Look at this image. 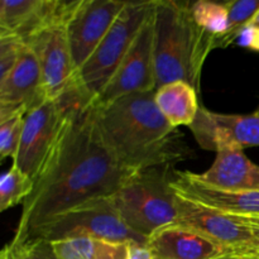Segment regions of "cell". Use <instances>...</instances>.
Here are the masks:
<instances>
[{
    "instance_id": "obj_23",
    "label": "cell",
    "mask_w": 259,
    "mask_h": 259,
    "mask_svg": "<svg viewBox=\"0 0 259 259\" xmlns=\"http://www.w3.org/2000/svg\"><path fill=\"white\" fill-rule=\"evenodd\" d=\"M25 115L27 114L20 111L0 121V159L2 161L8 157L14 159V157L17 156L23 129H24Z\"/></svg>"
},
{
    "instance_id": "obj_16",
    "label": "cell",
    "mask_w": 259,
    "mask_h": 259,
    "mask_svg": "<svg viewBox=\"0 0 259 259\" xmlns=\"http://www.w3.org/2000/svg\"><path fill=\"white\" fill-rule=\"evenodd\" d=\"M147 247L154 259H214L230 253L205 235L177 224L154 233Z\"/></svg>"
},
{
    "instance_id": "obj_30",
    "label": "cell",
    "mask_w": 259,
    "mask_h": 259,
    "mask_svg": "<svg viewBox=\"0 0 259 259\" xmlns=\"http://www.w3.org/2000/svg\"><path fill=\"white\" fill-rule=\"evenodd\" d=\"M214 259H243V258L238 257V255L232 254V253H228V254L220 255V257H217V258H214Z\"/></svg>"
},
{
    "instance_id": "obj_19",
    "label": "cell",
    "mask_w": 259,
    "mask_h": 259,
    "mask_svg": "<svg viewBox=\"0 0 259 259\" xmlns=\"http://www.w3.org/2000/svg\"><path fill=\"white\" fill-rule=\"evenodd\" d=\"M51 245L58 259H125L128 253V244L93 238L60 240Z\"/></svg>"
},
{
    "instance_id": "obj_17",
    "label": "cell",
    "mask_w": 259,
    "mask_h": 259,
    "mask_svg": "<svg viewBox=\"0 0 259 259\" xmlns=\"http://www.w3.org/2000/svg\"><path fill=\"white\" fill-rule=\"evenodd\" d=\"M196 177L209 186L225 191L259 190V166L243 151L220 149L212 166Z\"/></svg>"
},
{
    "instance_id": "obj_25",
    "label": "cell",
    "mask_w": 259,
    "mask_h": 259,
    "mask_svg": "<svg viewBox=\"0 0 259 259\" xmlns=\"http://www.w3.org/2000/svg\"><path fill=\"white\" fill-rule=\"evenodd\" d=\"M235 45L253 52H259V28L252 24L243 28L235 40Z\"/></svg>"
},
{
    "instance_id": "obj_7",
    "label": "cell",
    "mask_w": 259,
    "mask_h": 259,
    "mask_svg": "<svg viewBox=\"0 0 259 259\" xmlns=\"http://www.w3.org/2000/svg\"><path fill=\"white\" fill-rule=\"evenodd\" d=\"M154 4L156 0H128L108 34L104 37L85 65L78 70L80 80L95 99L104 90L129 52L139 30L154 9Z\"/></svg>"
},
{
    "instance_id": "obj_15",
    "label": "cell",
    "mask_w": 259,
    "mask_h": 259,
    "mask_svg": "<svg viewBox=\"0 0 259 259\" xmlns=\"http://www.w3.org/2000/svg\"><path fill=\"white\" fill-rule=\"evenodd\" d=\"M172 189L179 196L227 215L259 218V190L225 191L204 184L196 174L175 169Z\"/></svg>"
},
{
    "instance_id": "obj_26",
    "label": "cell",
    "mask_w": 259,
    "mask_h": 259,
    "mask_svg": "<svg viewBox=\"0 0 259 259\" xmlns=\"http://www.w3.org/2000/svg\"><path fill=\"white\" fill-rule=\"evenodd\" d=\"M33 259H58L56 257L50 242L42 239L28 240L24 243Z\"/></svg>"
},
{
    "instance_id": "obj_18",
    "label": "cell",
    "mask_w": 259,
    "mask_h": 259,
    "mask_svg": "<svg viewBox=\"0 0 259 259\" xmlns=\"http://www.w3.org/2000/svg\"><path fill=\"white\" fill-rule=\"evenodd\" d=\"M154 100L164 118L175 128L191 126L199 113L197 91L185 81L166 83L154 91Z\"/></svg>"
},
{
    "instance_id": "obj_32",
    "label": "cell",
    "mask_w": 259,
    "mask_h": 259,
    "mask_svg": "<svg viewBox=\"0 0 259 259\" xmlns=\"http://www.w3.org/2000/svg\"><path fill=\"white\" fill-rule=\"evenodd\" d=\"M255 114H258V115H259V108L257 109V110H255Z\"/></svg>"
},
{
    "instance_id": "obj_14",
    "label": "cell",
    "mask_w": 259,
    "mask_h": 259,
    "mask_svg": "<svg viewBox=\"0 0 259 259\" xmlns=\"http://www.w3.org/2000/svg\"><path fill=\"white\" fill-rule=\"evenodd\" d=\"M47 100L38 58L25 45L17 66L0 82V121L20 111L30 113Z\"/></svg>"
},
{
    "instance_id": "obj_20",
    "label": "cell",
    "mask_w": 259,
    "mask_h": 259,
    "mask_svg": "<svg viewBox=\"0 0 259 259\" xmlns=\"http://www.w3.org/2000/svg\"><path fill=\"white\" fill-rule=\"evenodd\" d=\"M34 181L13 164L0 179V211L24 202L34 190Z\"/></svg>"
},
{
    "instance_id": "obj_21",
    "label": "cell",
    "mask_w": 259,
    "mask_h": 259,
    "mask_svg": "<svg viewBox=\"0 0 259 259\" xmlns=\"http://www.w3.org/2000/svg\"><path fill=\"white\" fill-rule=\"evenodd\" d=\"M225 4L229 12V27L224 34L215 38L214 50L227 48L235 43L243 28L252 22L259 10V0H230Z\"/></svg>"
},
{
    "instance_id": "obj_31",
    "label": "cell",
    "mask_w": 259,
    "mask_h": 259,
    "mask_svg": "<svg viewBox=\"0 0 259 259\" xmlns=\"http://www.w3.org/2000/svg\"><path fill=\"white\" fill-rule=\"evenodd\" d=\"M249 24H252V25H254V27H258L259 28V10L257 12V14H255L254 17H253L252 22H250Z\"/></svg>"
},
{
    "instance_id": "obj_8",
    "label": "cell",
    "mask_w": 259,
    "mask_h": 259,
    "mask_svg": "<svg viewBox=\"0 0 259 259\" xmlns=\"http://www.w3.org/2000/svg\"><path fill=\"white\" fill-rule=\"evenodd\" d=\"M156 7V4H154ZM154 70V9L139 30L133 46L95 99L98 105H106L116 99L136 93L156 91Z\"/></svg>"
},
{
    "instance_id": "obj_3",
    "label": "cell",
    "mask_w": 259,
    "mask_h": 259,
    "mask_svg": "<svg viewBox=\"0 0 259 259\" xmlns=\"http://www.w3.org/2000/svg\"><path fill=\"white\" fill-rule=\"evenodd\" d=\"M191 5L192 3L189 2H156L154 70L157 89L175 81H185L197 94L200 93L202 67L214 50L215 37L195 23Z\"/></svg>"
},
{
    "instance_id": "obj_5",
    "label": "cell",
    "mask_w": 259,
    "mask_h": 259,
    "mask_svg": "<svg viewBox=\"0 0 259 259\" xmlns=\"http://www.w3.org/2000/svg\"><path fill=\"white\" fill-rule=\"evenodd\" d=\"M82 81L57 100H47L25 115L20 146L13 164L34 181L39 177L56 144L60 141L71 111L85 101L94 100Z\"/></svg>"
},
{
    "instance_id": "obj_4",
    "label": "cell",
    "mask_w": 259,
    "mask_h": 259,
    "mask_svg": "<svg viewBox=\"0 0 259 259\" xmlns=\"http://www.w3.org/2000/svg\"><path fill=\"white\" fill-rule=\"evenodd\" d=\"M174 175L172 166L137 172L111 196L124 223L146 239L176 224V192L171 185Z\"/></svg>"
},
{
    "instance_id": "obj_2",
    "label": "cell",
    "mask_w": 259,
    "mask_h": 259,
    "mask_svg": "<svg viewBox=\"0 0 259 259\" xmlns=\"http://www.w3.org/2000/svg\"><path fill=\"white\" fill-rule=\"evenodd\" d=\"M95 123L106 148L128 171L174 167L191 157L184 136L157 106L154 91L131 94L106 105L95 103Z\"/></svg>"
},
{
    "instance_id": "obj_9",
    "label": "cell",
    "mask_w": 259,
    "mask_h": 259,
    "mask_svg": "<svg viewBox=\"0 0 259 259\" xmlns=\"http://www.w3.org/2000/svg\"><path fill=\"white\" fill-rule=\"evenodd\" d=\"M25 45L37 56L48 100L60 99L80 81L71 53L66 24L46 28L30 37Z\"/></svg>"
},
{
    "instance_id": "obj_24",
    "label": "cell",
    "mask_w": 259,
    "mask_h": 259,
    "mask_svg": "<svg viewBox=\"0 0 259 259\" xmlns=\"http://www.w3.org/2000/svg\"><path fill=\"white\" fill-rule=\"evenodd\" d=\"M24 48L25 43L22 38L10 33H0V82L17 66Z\"/></svg>"
},
{
    "instance_id": "obj_1",
    "label": "cell",
    "mask_w": 259,
    "mask_h": 259,
    "mask_svg": "<svg viewBox=\"0 0 259 259\" xmlns=\"http://www.w3.org/2000/svg\"><path fill=\"white\" fill-rule=\"evenodd\" d=\"M137 172L115 159L101 139L95 123V99L71 111L60 141L35 180L34 190L23 202L14 242L53 217L86 201L110 197Z\"/></svg>"
},
{
    "instance_id": "obj_27",
    "label": "cell",
    "mask_w": 259,
    "mask_h": 259,
    "mask_svg": "<svg viewBox=\"0 0 259 259\" xmlns=\"http://www.w3.org/2000/svg\"><path fill=\"white\" fill-rule=\"evenodd\" d=\"M0 259H33L28 252L24 243H18L12 240L2 250Z\"/></svg>"
},
{
    "instance_id": "obj_11",
    "label": "cell",
    "mask_w": 259,
    "mask_h": 259,
    "mask_svg": "<svg viewBox=\"0 0 259 259\" xmlns=\"http://www.w3.org/2000/svg\"><path fill=\"white\" fill-rule=\"evenodd\" d=\"M195 139L206 151L239 149L259 146V115L222 114L200 106L190 126Z\"/></svg>"
},
{
    "instance_id": "obj_6",
    "label": "cell",
    "mask_w": 259,
    "mask_h": 259,
    "mask_svg": "<svg viewBox=\"0 0 259 259\" xmlns=\"http://www.w3.org/2000/svg\"><path fill=\"white\" fill-rule=\"evenodd\" d=\"M76 238H93L123 244L147 245L148 242L124 223L111 196L90 200L56 215L33 230L25 242L42 239L52 243Z\"/></svg>"
},
{
    "instance_id": "obj_12",
    "label": "cell",
    "mask_w": 259,
    "mask_h": 259,
    "mask_svg": "<svg viewBox=\"0 0 259 259\" xmlns=\"http://www.w3.org/2000/svg\"><path fill=\"white\" fill-rule=\"evenodd\" d=\"M78 4L80 0H2L0 33L15 34L25 43L46 28L67 24Z\"/></svg>"
},
{
    "instance_id": "obj_22",
    "label": "cell",
    "mask_w": 259,
    "mask_h": 259,
    "mask_svg": "<svg viewBox=\"0 0 259 259\" xmlns=\"http://www.w3.org/2000/svg\"><path fill=\"white\" fill-rule=\"evenodd\" d=\"M191 14L195 23L215 38L224 34L229 27V12L225 3L199 0L192 3Z\"/></svg>"
},
{
    "instance_id": "obj_10",
    "label": "cell",
    "mask_w": 259,
    "mask_h": 259,
    "mask_svg": "<svg viewBox=\"0 0 259 259\" xmlns=\"http://www.w3.org/2000/svg\"><path fill=\"white\" fill-rule=\"evenodd\" d=\"M128 0H80L66 24L73 61L80 70L104 39Z\"/></svg>"
},
{
    "instance_id": "obj_13",
    "label": "cell",
    "mask_w": 259,
    "mask_h": 259,
    "mask_svg": "<svg viewBox=\"0 0 259 259\" xmlns=\"http://www.w3.org/2000/svg\"><path fill=\"white\" fill-rule=\"evenodd\" d=\"M177 225L205 235L232 250L247 247L255 240L253 228L232 215L190 201L176 194Z\"/></svg>"
},
{
    "instance_id": "obj_29",
    "label": "cell",
    "mask_w": 259,
    "mask_h": 259,
    "mask_svg": "<svg viewBox=\"0 0 259 259\" xmlns=\"http://www.w3.org/2000/svg\"><path fill=\"white\" fill-rule=\"evenodd\" d=\"M232 217H233V215H232ZM234 218H237V219L240 220V222L247 223V224L259 227V218H244V217H234Z\"/></svg>"
},
{
    "instance_id": "obj_28",
    "label": "cell",
    "mask_w": 259,
    "mask_h": 259,
    "mask_svg": "<svg viewBox=\"0 0 259 259\" xmlns=\"http://www.w3.org/2000/svg\"><path fill=\"white\" fill-rule=\"evenodd\" d=\"M125 259H154L151 250L143 244H128V253Z\"/></svg>"
}]
</instances>
